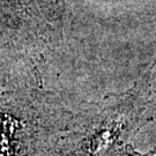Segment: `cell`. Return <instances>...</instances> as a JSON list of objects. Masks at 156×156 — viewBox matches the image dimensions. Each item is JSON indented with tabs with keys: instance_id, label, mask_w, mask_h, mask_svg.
<instances>
[{
	"instance_id": "6da1fadb",
	"label": "cell",
	"mask_w": 156,
	"mask_h": 156,
	"mask_svg": "<svg viewBox=\"0 0 156 156\" xmlns=\"http://www.w3.org/2000/svg\"><path fill=\"white\" fill-rule=\"evenodd\" d=\"M132 93L71 118L58 156H128L131 139L156 117V104Z\"/></svg>"
},
{
	"instance_id": "7a4b0ae2",
	"label": "cell",
	"mask_w": 156,
	"mask_h": 156,
	"mask_svg": "<svg viewBox=\"0 0 156 156\" xmlns=\"http://www.w3.org/2000/svg\"><path fill=\"white\" fill-rule=\"evenodd\" d=\"M128 156H156V147L151 149L149 151H146V153H140V151H135L133 148V146L129 148L128 151Z\"/></svg>"
}]
</instances>
